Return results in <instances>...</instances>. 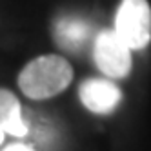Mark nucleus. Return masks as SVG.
<instances>
[{"label":"nucleus","instance_id":"8","mask_svg":"<svg viewBox=\"0 0 151 151\" xmlns=\"http://www.w3.org/2000/svg\"><path fill=\"white\" fill-rule=\"evenodd\" d=\"M2 142H4V131L0 129V144H2Z\"/></svg>","mask_w":151,"mask_h":151},{"label":"nucleus","instance_id":"6","mask_svg":"<svg viewBox=\"0 0 151 151\" xmlns=\"http://www.w3.org/2000/svg\"><path fill=\"white\" fill-rule=\"evenodd\" d=\"M0 129L13 137H24L27 133V126L20 113V104L7 89H0Z\"/></svg>","mask_w":151,"mask_h":151},{"label":"nucleus","instance_id":"5","mask_svg":"<svg viewBox=\"0 0 151 151\" xmlns=\"http://www.w3.org/2000/svg\"><path fill=\"white\" fill-rule=\"evenodd\" d=\"M91 37L88 20L78 17H62L55 24V38L58 46L68 51H80Z\"/></svg>","mask_w":151,"mask_h":151},{"label":"nucleus","instance_id":"7","mask_svg":"<svg viewBox=\"0 0 151 151\" xmlns=\"http://www.w3.org/2000/svg\"><path fill=\"white\" fill-rule=\"evenodd\" d=\"M0 151H35V149L26 146V144H11V146H7V147L0 149Z\"/></svg>","mask_w":151,"mask_h":151},{"label":"nucleus","instance_id":"4","mask_svg":"<svg viewBox=\"0 0 151 151\" xmlns=\"http://www.w3.org/2000/svg\"><path fill=\"white\" fill-rule=\"evenodd\" d=\"M80 100L95 113H109L120 102V89L109 80L91 78L80 86Z\"/></svg>","mask_w":151,"mask_h":151},{"label":"nucleus","instance_id":"3","mask_svg":"<svg viewBox=\"0 0 151 151\" xmlns=\"http://www.w3.org/2000/svg\"><path fill=\"white\" fill-rule=\"evenodd\" d=\"M95 62L107 77H126L131 69V49L115 31L106 29L95 40Z\"/></svg>","mask_w":151,"mask_h":151},{"label":"nucleus","instance_id":"2","mask_svg":"<svg viewBox=\"0 0 151 151\" xmlns=\"http://www.w3.org/2000/svg\"><path fill=\"white\" fill-rule=\"evenodd\" d=\"M113 31L129 49L146 47L151 40V7L147 0H122Z\"/></svg>","mask_w":151,"mask_h":151},{"label":"nucleus","instance_id":"1","mask_svg":"<svg viewBox=\"0 0 151 151\" xmlns=\"http://www.w3.org/2000/svg\"><path fill=\"white\" fill-rule=\"evenodd\" d=\"M71 78L73 69L68 60L57 55H47L27 64L18 77V86L29 99L40 100L62 93L71 84Z\"/></svg>","mask_w":151,"mask_h":151}]
</instances>
